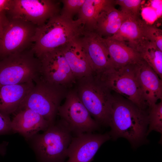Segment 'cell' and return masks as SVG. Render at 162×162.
Listing matches in <instances>:
<instances>
[{
	"instance_id": "6da1fadb",
	"label": "cell",
	"mask_w": 162,
	"mask_h": 162,
	"mask_svg": "<svg viewBox=\"0 0 162 162\" xmlns=\"http://www.w3.org/2000/svg\"><path fill=\"white\" fill-rule=\"evenodd\" d=\"M148 112L130 101L114 98L110 110L111 137L128 140L133 146L142 143L146 136Z\"/></svg>"
},
{
	"instance_id": "7a4b0ae2",
	"label": "cell",
	"mask_w": 162,
	"mask_h": 162,
	"mask_svg": "<svg viewBox=\"0 0 162 162\" xmlns=\"http://www.w3.org/2000/svg\"><path fill=\"white\" fill-rule=\"evenodd\" d=\"M84 30V26L79 20H74L60 14L38 27L32 50L38 58L46 52L75 40Z\"/></svg>"
},
{
	"instance_id": "3957f363",
	"label": "cell",
	"mask_w": 162,
	"mask_h": 162,
	"mask_svg": "<svg viewBox=\"0 0 162 162\" xmlns=\"http://www.w3.org/2000/svg\"><path fill=\"white\" fill-rule=\"evenodd\" d=\"M71 132L62 119L51 124L41 134L27 141L39 162H64L71 141Z\"/></svg>"
},
{
	"instance_id": "277c9868",
	"label": "cell",
	"mask_w": 162,
	"mask_h": 162,
	"mask_svg": "<svg viewBox=\"0 0 162 162\" xmlns=\"http://www.w3.org/2000/svg\"><path fill=\"white\" fill-rule=\"evenodd\" d=\"M74 89L91 116L99 124L109 125L114 97L111 91L95 74L76 80Z\"/></svg>"
},
{
	"instance_id": "5b68a950",
	"label": "cell",
	"mask_w": 162,
	"mask_h": 162,
	"mask_svg": "<svg viewBox=\"0 0 162 162\" xmlns=\"http://www.w3.org/2000/svg\"><path fill=\"white\" fill-rule=\"evenodd\" d=\"M21 103L18 111L30 109L51 124L55 122L58 109L69 89L51 84L40 77Z\"/></svg>"
},
{
	"instance_id": "8992f818",
	"label": "cell",
	"mask_w": 162,
	"mask_h": 162,
	"mask_svg": "<svg viewBox=\"0 0 162 162\" xmlns=\"http://www.w3.org/2000/svg\"><path fill=\"white\" fill-rule=\"evenodd\" d=\"M40 63L32 47L0 60V86L34 82L40 76Z\"/></svg>"
},
{
	"instance_id": "52a82bcc",
	"label": "cell",
	"mask_w": 162,
	"mask_h": 162,
	"mask_svg": "<svg viewBox=\"0 0 162 162\" xmlns=\"http://www.w3.org/2000/svg\"><path fill=\"white\" fill-rule=\"evenodd\" d=\"M138 64L112 67L95 74L111 91L121 94L140 108L145 110L147 106L143 99L138 81Z\"/></svg>"
},
{
	"instance_id": "ba28073f",
	"label": "cell",
	"mask_w": 162,
	"mask_h": 162,
	"mask_svg": "<svg viewBox=\"0 0 162 162\" xmlns=\"http://www.w3.org/2000/svg\"><path fill=\"white\" fill-rule=\"evenodd\" d=\"M61 2L55 0H12L7 14L9 18L21 19L39 26L60 14Z\"/></svg>"
},
{
	"instance_id": "9c48e42d",
	"label": "cell",
	"mask_w": 162,
	"mask_h": 162,
	"mask_svg": "<svg viewBox=\"0 0 162 162\" xmlns=\"http://www.w3.org/2000/svg\"><path fill=\"white\" fill-rule=\"evenodd\" d=\"M9 19L0 38V60L32 48L38 27L21 19Z\"/></svg>"
},
{
	"instance_id": "30bf717a",
	"label": "cell",
	"mask_w": 162,
	"mask_h": 162,
	"mask_svg": "<svg viewBox=\"0 0 162 162\" xmlns=\"http://www.w3.org/2000/svg\"><path fill=\"white\" fill-rule=\"evenodd\" d=\"M65 98L64 104L58 108L57 115L71 132L78 135L98 128L99 124L91 117L74 89L69 90Z\"/></svg>"
},
{
	"instance_id": "8fae6325",
	"label": "cell",
	"mask_w": 162,
	"mask_h": 162,
	"mask_svg": "<svg viewBox=\"0 0 162 162\" xmlns=\"http://www.w3.org/2000/svg\"><path fill=\"white\" fill-rule=\"evenodd\" d=\"M38 58L40 77L48 83L70 89L76 80L60 47L46 52Z\"/></svg>"
},
{
	"instance_id": "7c38bea8",
	"label": "cell",
	"mask_w": 162,
	"mask_h": 162,
	"mask_svg": "<svg viewBox=\"0 0 162 162\" xmlns=\"http://www.w3.org/2000/svg\"><path fill=\"white\" fill-rule=\"evenodd\" d=\"M78 40L94 73L113 67L103 38L94 31L84 30Z\"/></svg>"
},
{
	"instance_id": "4fadbf2b",
	"label": "cell",
	"mask_w": 162,
	"mask_h": 162,
	"mask_svg": "<svg viewBox=\"0 0 162 162\" xmlns=\"http://www.w3.org/2000/svg\"><path fill=\"white\" fill-rule=\"evenodd\" d=\"M111 137L109 134H82L72 138L64 162H91L101 146Z\"/></svg>"
},
{
	"instance_id": "5bb4252c",
	"label": "cell",
	"mask_w": 162,
	"mask_h": 162,
	"mask_svg": "<svg viewBox=\"0 0 162 162\" xmlns=\"http://www.w3.org/2000/svg\"><path fill=\"white\" fill-rule=\"evenodd\" d=\"M137 77L143 99L150 107L162 100V81L144 60L138 64Z\"/></svg>"
},
{
	"instance_id": "9a60e30c",
	"label": "cell",
	"mask_w": 162,
	"mask_h": 162,
	"mask_svg": "<svg viewBox=\"0 0 162 162\" xmlns=\"http://www.w3.org/2000/svg\"><path fill=\"white\" fill-rule=\"evenodd\" d=\"M51 124L40 115L28 109L18 111L11 120L12 132L20 134L26 140L39 131L45 130Z\"/></svg>"
},
{
	"instance_id": "2e32d148",
	"label": "cell",
	"mask_w": 162,
	"mask_h": 162,
	"mask_svg": "<svg viewBox=\"0 0 162 162\" xmlns=\"http://www.w3.org/2000/svg\"><path fill=\"white\" fill-rule=\"evenodd\" d=\"M34 82L0 86V113L9 116L16 113L34 86Z\"/></svg>"
},
{
	"instance_id": "e0dca14e",
	"label": "cell",
	"mask_w": 162,
	"mask_h": 162,
	"mask_svg": "<svg viewBox=\"0 0 162 162\" xmlns=\"http://www.w3.org/2000/svg\"><path fill=\"white\" fill-rule=\"evenodd\" d=\"M78 38L60 47L76 80L94 73Z\"/></svg>"
},
{
	"instance_id": "ac0fdd59",
	"label": "cell",
	"mask_w": 162,
	"mask_h": 162,
	"mask_svg": "<svg viewBox=\"0 0 162 162\" xmlns=\"http://www.w3.org/2000/svg\"><path fill=\"white\" fill-rule=\"evenodd\" d=\"M127 14L118 32L111 37L125 43L136 51L147 40L145 34L146 23L140 17Z\"/></svg>"
},
{
	"instance_id": "d6986e66",
	"label": "cell",
	"mask_w": 162,
	"mask_h": 162,
	"mask_svg": "<svg viewBox=\"0 0 162 162\" xmlns=\"http://www.w3.org/2000/svg\"><path fill=\"white\" fill-rule=\"evenodd\" d=\"M104 39L113 67L138 64L142 60L137 52L124 42L111 37Z\"/></svg>"
},
{
	"instance_id": "ffe728a7",
	"label": "cell",
	"mask_w": 162,
	"mask_h": 162,
	"mask_svg": "<svg viewBox=\"0 0 162 162\" xmlns=\"http://www.w3.org/2000/svg\"><path fill=\"white\" fill-rule=\"evenodd\" d=\"M127 15L115 7L103 11L98 18L94 32L103 38L111 37L118 32Z\"/></svg>"
},
{
	"instance_id": "44dd1931",
	"label": "cell",
	"mask_w": 162,
	"mask_h": 162,
	"mask_svg": "<svg viewBox=\"0 0 162 162\" xmlns=\"http://www.w3.org/2000/svg\"><path fill=\"white\" fill-rule=\"evenodd\" d=\"M116 5V0H85L77 19L83 25L84 30L94 31L100 13Z\"/></svg>"
},
{
	"instance_id": "7402d4cb",
	"label": "cell",
	"mask_w": 162,
	"mask_h": 162,
	"mask_svg": "<svg viewBox=\"0 0 162 162\" xmlns=\"http://www.w3.org/2000/svg\"><path fill=\"white\" fill-rule=\"evenodd\" d=\"M136 51L162 79V51L148 40L145 41Z\"/></svg>"
},
{
	"instance_id": "603a6c76",
	"label": "cell",
	"mask_w": 162,
	"mask_h": 162,
	"mask_svg": "<svg viewBox=\"0 0 162 162\" xmlns=\"http://www.w3.org/2000/svg\"><path fill=\"white\" fill-rule=\"evenodd\" d=\"M148 125L146 135L153 130L162 133V100L149 107L148 112Z\"/></svg>"
},
{
	"instance_id": "cb8c5ba5",
	"label": "cell",
	"mask_w": 162,
	"mask_h": 162,
	"mask_svg": "<svg viewBox=\"0 0 162 162\" xmlns=\"http://www.w3.org/2000/svg\"><path fill=\"white\" fill-rule=\"evenodd\" d=\"M63 4L60 14L68 18L73 19L76 14H78L85 0H62Z\"/></svg>"
},
{
	"instance_id": "d4e9b609",
	"label": "cell",
	"mask_w": 162,
	"mask_h": 162,
	"mask_svg": "<svg viewBox=\"0 0 162 162\" xmlns=\"http://www.w3.org/2000/svg\"><path fill=\"white\" fill-rule=\"evenodd\" d=\"M116 4L119 5L124 13L134 17H140V10L141 0H116Z\"/></svg>"
},
{
	"instance_id": "484cf974",
	"label": "cell",
	"mask_w": 162,
	"mask_h": 162,
	"mask_svg": "<svg viewBox=\"0 0 162 162\" xmlns=\"http://www.w3.org/2000/svg\"><path fill=\"white\" fill-rule=\"evenodd\" d=\"M145 37L162 51V30L153 26L146 23L144 29Z\"/></svg>"
},
{
	"instance_id": "4316f807",
	"label": "cell",
	"mask_w": 162,
	"mask_h": 162,
	"mask_svg": "<svg viewBox=\"0 0 162 162\" xmlns=\"http://www.w3.org/2000/svg\"><path fill=\"white\" fill-rule=\"evenodd\" d=\"M12 132L10 116L0 113V135Z\"/></svg>"
},
{
	"instance_id": "83f0119b",
	"label": "cell",
	"mask_w": 162,
	"mask_h": 162,
	"mask_svg": "<svg viewBox=\"0 0 162 162\" xmlns=\"http://www.w3.org/2000/svg\"><path fill=\"white\" fill-rule=\"evenodd\" d=\"M9 21V19L6 12L0 13V38H2Z\"/></svg>"
},
{
	"instance_id": "f1b7e54d",
	"label": "cell",
	"mask_w": 162,
	"mask_h": 162,
	"mask_svg": "<svg viewBox=\"0 0 162 162\" xmlns=\"http://www.w3.org/2000/svg\"><path fill=\"white\" fill-rule=\"evenodd\" d=\"M12 0H0V13L7 12L10 8Z\"/></svg>"
},
{
	"instance_id": "f546056e",
	"label": "cell",
	"mask_w": 162,
	"mask_h": 162,
	"mask_svg": "<svg viewBox=\"0 0 162 162\" xmlns=\"http://www.w3.org/2000/svg\"><path fill=\"white\" fill-rule=\"evenodd\" d=\"M8 142L3 141L0 143V155L3 156L6 154Z\"/></svg>"
}]
</instances>
